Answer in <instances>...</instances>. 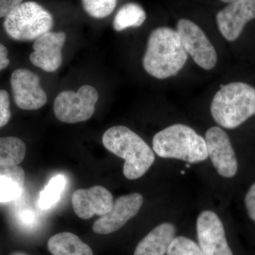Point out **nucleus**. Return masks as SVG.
Returning a JSON list of instances; mask_svg holds the SVG:
<instances>
[{"label": "nucleus", "instance_id": "1", "mask_svg": "<svg viewBox=\"0 0 255 255\" xmlns=\"http://www.w3.org/2000/svg\"><path fill=\"white\" fill-rule=\"evenodd\" d=\"M187 60V53L177 31L159 27L152 31L142 59L147 74L159 80L170 78L177 75Z\"/></svg>", "mask_w": 255, "mask_h": 255}, {"label": "nucleus", "instance_id": "2", "mask_svg": "<svg viewBox=\"0 0 255 255\" xmlns=\"http://www.w3.org/2000/svg\"><path fill=\"white\" fill-rule=\"evenodd\" d=\"M102 142L107 150L125 160L123 172L130 180L141 177L155 162V154L150 146L124 126H115L106 130Z\"/></svg>", "mask_w": 255, "mask_h": 255}, {"label": "nucleus", "instance_id": "3", "mask_svg": "<svg viewBox=\"0 0 255 255\" xmlns=\"http://www.w3.org/2000/svg\"><path fill=\"white\" fill-rule=\"evenodd\" d=\"M215 122L225 128H236L255 115V88L236 82L221 87L211 105Z\"/></svg>", "mask_w": 255, "mask_h": 255}, {"label": "nucleus", "instance_id": "4", "mask_svg": "<svg viewBox=\"0 0 255 255\" xmlns=\"http://www.w3.org/2000/svg\"><path fill=\"white\" fill-rule=\"evenodd\" d=\"M152 147L159 157L190 163L205 161L209 157L205 139L184 124H174L156 133Z\"/></svg>", "mask_w": 255, "mask_h": 255}, {"label": "nucleus", "instance_id": "5", "mask_svg": "<svg viewBox=\"0 0 255 255\" xmlns=\"http://www.w3.org/2000/svg\"><path fill=\"white\" fill-rule=\"evenodd\" d=\"M54 24L53 15L35 1L21 3L5 17L4 31L17 41H36Z\"/></svg>", "mask_w": 255, "mask_h": 255}, {"label": "nucleus", "instance_id": "6", "mask_svg": "<svg viewBox=\"0 0 255 255\" xmlns=\"http://www.w3.org/2000/svg\"><path fill=\"white\" fill-rule=\"evenodd\" d=\"M98 99V92L95 87L90 85H83L77 92H60L55 100L53 107L55 116L64 123L85 122L95 113Z\"/></svg>", "mask_w": 255, "mask_h": 255}, {"label": "nucleus", "instance_id": "7", "mask_svg": "<svg viewBox=\"0 0 255 255\" xmlns=\"http://www.w3.org/2000/svg\"><path fill=\"white\" fill-rule=\"evenodd\" d=\"M177 32L184 50L199 67L210 70L216 66V49L197 24L190 20L182 18L177 22Z\"/></svg>", "mask_w": 255, "mask_h": 255}, {"label": "nucleus", "instance_id": "8", "mask_svg": "<svg viewBox=\"0 0 255 255\" xmlns=\"http://www.w3.org/2000/svg\"><path fill=\"white\" fill-rule=\"evenodd\" d=\"M196 233L204 255H234L228 245L222 221L213 211H204L199 214Z\"/></svg>", "mask_w": 255, "mask_h": 255}, {"label": "nucleus", "instance_id": "9", "mask_svg": "<svg viewBox=\"0 0 255 255\" xmlns=\"http://www.w3.org/2000/svg\"><path fill=\"white\" fill-rule=\"evenodd\" d=\"M11 87L15 104L23 110L33 111L46 105V92L40 85L36 74L24 68H18L11 74Z\"/></svg>", "mask_w": 255, "mask_h": 255}, {"label": "nucleus", "instance_id": "10", "mask_svg": "<svg viewBox=\"0 0 255 255\" xmlns=\"http://www.w3.org/2000/svg\"><path fill=\"white\" fill-rule=\"evenodd\" d=\"M208 155L221 177L231 178L237 174L238 165L231 140L223 129L212 127L205 135Z\"/></svg>", "mask_w": 255, "mask_h": 255}, {"label": "nucleus", "instance_id": "11", "mask_svg": "<svg viewBox=\"0 0 255 255\" xmlns=\"http://www.w3.org/2000/svg\"><path fill=\"white\" fill-rule=\"evenodd\" d=\"M142 203L143 197L138 193L120 196L114 203L110 212L101 216L94 223V232L107 235L118 231L138 213Z\"/></svg>", "mask_w": 255, "mask_h": 255}, {"label": "nucleus", "instance_id": "12", "mask_svg": "<svg viewBox=\"0 0 255 255\" xmlns=\"http://www.w3.org/2000/svg\"><path fill=\"white\" fill-rule=\"evenodd\" d=\"M255 18V0H240L228 5L216 15L218 27L228 41L239 38L246 23Z\"/></svg>", "mask_w": 255, "mask_h": 255}, {"label": "nucleus", "instance_id": "13", "mask_svg": "<svg viewBox=\"0 0 255 255\" xmlns=\"http://www.w3.org/2000/svg\"><path fill=\"white\" fill-rule=\"evenodd\" d=\"M66 39L63 32H48L37 38L29 59L35 66L47 73L56 71L63 62L62 48Z\"/></svg>", "mask_w": 255, "mask_h": 255}, {"label": "nucleus", "instance_id": "14", "mask_svg": "<svg viewBox=\"0 0 255 255\" xmlns=\"http://www.w3.org/2000/svg\"><path fill=\"white\" fill-rule=\"evenodd\" d=\"M72 203L78 217L89 219L95 215L104 216L110 212L114 205L112 193L102 186L74 191Z\"/></svg>", "mask_w": 255, "mask_h": 255}, {"label": "nucleus", "instance_id": "15", "mask_svg": "<svg viewBox=\"0 0 255 255\" xmlns=\"http://www.w3.org/2000/svg\"><path fill=\"white\" fill-rule=\"evenodd\" d=\"M176 236L172 223H162L152 230L137 244L133 255H165Z\"/></svg>", "mask_w": 255, "mask_h": 255}, {"label": "nucleus", "instance_id": "16", "mask_svg": "<svg viewBox=\"0 0 255 255\" xmlns=\"http://www.w3.org/2000/svg\"><path fill=\"white\" fill-rule=\"evenodd\" d=\"M25 172L18 164L0 165V203L9 202L22 194Z\"/></svg>", "mask_w": 255, "mask_h": 255}, {"label": "nucleus", "instance_id": "17", "mask_svg": "<svg viewBox=\"0 0 255 255\" xmlns=\"http://www.w3.org/2000/svg\"><path fill=\"white\" fill-rule=\"evenodd\" d=\"M48 251L53 255H94L90 247L76 235L58 233L48 240Z\"/></svg>", "mask_w": 255, "mask_h": 255}, {"label": "nucleus", "instance_id": "18", "mask_svg": "<svg viewBox=\"0 0 255 255\" xmlns=\"http://www.w3.org/2000/svg\"><path fill=\"white\" fill-rule=\"evenodd\" d=\"M147 15L145 10L136 3H128L122 6L114 19V29L122 31L130 27H139L145 22Z\"/></svg>", "mask_w": 255, "mask_h": 255}, {"label": "nucleus", "instance_id": "19", "mask_svg": "<svg viewBox=\"0 0 255 255\" xmlns=\"http://www.w3.org/2000/svg\"><path fill=\"white\" fill-rule=\"evenodd\" d=\"M24 142L16 137H0V165L18 164L26 155Z\"/></svg>", "mask_w": 255, "mask_h": 255}, {"label": "nucleus", "instance_id": "20", "mask_svg": "<svg viewBox=\"0 0 255 255\" xmlns=\"http://www.w3.org/2000/svg\"><path fill=\"white\" fill-rule=\"evenodd\" d=\"M66 180L63 175L55 176L50 179L48 185L41 191L38 206L41 209H48L59 200L62 191L65 187Z\"/></svg>", "mask_w": 255, "mask_h": 255}, {"label": "nucleus", "instance_id": "21", "mask_svg": "<svg viewBox=\"0 0 255 255\" xmlns=\"http://www.w3.org/2000/svg\"><path fill=\"white\" fill-rule=\"evenodd\" d=\"M82 6L87 14L95 18L110 16L117 4V0H82Z\"/></svg>", "mask_w": 255, "mask_h": 255}, {"label": "nucleus", "instance_id": "22", "mask_svg": "<svg viewBox=\"0 0 255 255\" xmlns=\"http://www.w3.org/2000/svg\"><path fill=\"white\" fill-rule=\"evenodd\" d=\"M167 255H204L199 245L189 238L177 236L174 238Z\"/></svg>", "mask_w": 255, "mask_h": 255}, {"label": "nucleus", "instance_id": "23", "mask_svg": "<svg viewBox=\"0 0 255 255\" xmlns=\"http://www.w3.org/2000/svg\"><path fill=\"white\" fill-rule=\"evenodd\" d=\"M11 118L9 94L4 90H0V128L4 127Z\"/></svg>", "mask_w": 255, "mask_h": 255}, {"label": "nucleus", "instance_id": "24", "mask_svg": "<svg viewBox=\"0 0 255 255\" xmlns=\"http://www.w3.org/2000/svg\"><path fill=\"white\" fill-rule=\"evenodd\" d=\"M245 203L248 216L255 222V182L247 193Z\"/></svg>", "mask_w": 255, "mask_h": 255}, {"label": "nucleus", "instance_id": "25", "mask_svg": "<svg viewBox=\"0 0 255 255\" xmlns=\"http://www.w3.org/2000/svg\"><path fill=\"white\" fill-rule=\"evenodd\" d=\"M23 0H0V18L6 17Z\"/></svg>", "mask_w": 255, "mask_h": 255}, {"label": "nucleus", "instance_id": "26", "mask_svg": "<svg viewBox=\"0 0 255 255\" xmlns=\"http://www.w3.org/2000/svg\"><path fill=\"white\" fill-rule=\"evenodd\" d=\"M18 221L25 226H31L36 222V214L29 209H24L18 214Z\"/></svg>", "mask_w": 255, "mask_h": 255}, {"label": "nucleus", "instance_id": "27", "mask_svg": "<svg viewBox=\"0 0 255 255\" xmlns=\"http://www.w3.org/2000/svg\"><path fill=\"white\" fill-rule=\"evenodd\" d=\"M9 63L7 48L0 43V71L6 68L9 65Z\"/></svg>", "mask_w": 255, "mask_h": 255}, {"label": "nucleus", "instance_id": "28", "mask_svg": "<svg viewBox=\"0 0 255 255\" xmlns=\"http://www.w3.org/2000/svg\"><path fill=\"white\" fill-rule=\"evenodd\" d=\"M221 1H222L223 2L229 3V4H231V3L235 2V1H240V0H221Z\"/></svg>", "mask_w": 255, "mask_h": 255}, {"label": "nucleus", "instance_id": "29", "mask_svg": "<svg viewBox=\"0 0 255 255\" xmlns=\"http://www.w3.org/2000/svg\"><path fill=\"white\" fill-rule=\"evenodd\" d=\"M11 255H28L24 253H21V252H16V253H14L13 254Z\"/></svg>", "mask_w": 255, "mask_h": 255}, {"label": "nucleus", "instance_id": "30", "mask_svg": "<svg viewBox=\"0 0 255 255\" xmlns=\"http://www.w3.org/2000/svg\"><path fill=\"white\" fill-rule=\"evenodd\" d=\"M186 167H188V168H189V167H190V165H189V164H187V165H186Z\"/></svg>", "mask_w": 255, "mask_h": 255}, {"label": "nucleus", "instance_id": "31", "mask_svg": "<svg viewBox=\"0 0 255 255\" xmlns=\"http://www.w3.org/2000/svg\"><path fill=\"white\" fill-rule=\"evenodd\" d=\"M181 174H185V172H184V171H182V172H181Z\"/></svg>", "mask_w": 255, "mask_h": 255}]
</instances>
